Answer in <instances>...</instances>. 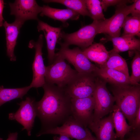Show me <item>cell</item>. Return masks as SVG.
I'll return each mask as SVG.
<instances>
[{
	"label": "cell",
	"mask_w": 140,
	"mask_h": 140,
	"mask_svg": "<svg viewBox=\"0 0 140 140\" xmlns=\"http://www.w3.org/2000/svg\"><path fill=\"white\" fill-rule=\"evenodd\" d=\"M113 43V51L119 53L129 50L140 51V40L134 36H123L109 37Z\"/></svg>",
	"instance_id": "cell-19"
},
{
	"label": "cell",
	"mask_w": 140,
	"mask_h": 140,
	"mask_svg": "<svg viewBox=\"0 0 140 140\" xmlns=\"http://www.w3.org/2000/svg\"><path fill=\"white\" fill-rule=\"evenodd\" d=\"M80 15L76 12L68 8L57 9L44 5L41 6L40 13L41 16L47 17L54 20L60 21L64 24L68 20H78Z\"/></svg>",
	"instance_id": "cell-18"
},
{
	"label": "cell",
	"mask_w": 140,
	"mask_h": 140,
	"mask_svg": "<svg viewBox=\"0 0 140 140\" xmlns=\"http://www.w3.org/2000/svg\"><path fill=\"white\" fill-rule=\"evenodd\" d=\"M82 51L89 60L100 66L103 65L109 57V52L104 46L100 43L93 44Z\"/></svg>",
	"instance_id": "cell-21"
},
{
	"label": "cell",
	"mask_w": 140,
	"mask_h": 140,
	"mask_svg": "<svg viewBox=\"0 0 140 140\" xmlns=\"http://www.w3.org/2000/svg\"><path fill=\"white\" fill-rule=\"evenodd\" d=\"M128 134V136L122 140H140V130H132Z\"/></svg>",
	"instance_id": "cell-31"
},
{
	"label": "cell",
	"mask_w": 140,
	"mask_h": 140,
	"mask_svg": "<svg viewBox=\"0 0 140 140\" xmlns=\"http://www.w3.org/2000/svg\"><path fill=\"white\" fill-rule=\"evenodd\" d=\"M123 32L122 36H137L140 37V18L127 16L122 26Z\"/></svg>",
	"instance_id": "cell-25"
},
{
	"label": "cell",
	"mask_w": 140,
	"mask_h": 140,
	"mask_svg": "<svg viewBox=\"0 0 140 140\" xmlns=\"http://www.w3.org/2000/svg\"><path fill=\"white\" fill-rule=\"evenodd\" d=\"M24 23L15 19L12 23L5 21L3 24L6 34L7 55L11 61H15L16 60L14 49L20 29Z\"/></svg>",
	"instance_id": "cell-16"
},
{
	"label": "cell",
	"mask_w": 140,
	"mask_h": 140,
	"mask_svg": "<svg viewBox=\"0 0 140 140\" xmlns=\"http://www.w3.org/2000/svg\"><path fill=\"white\" fill-rule=\"evenodd\" d=\"M111 90L115 104L131 125L140 107V85L113 86Z\"/></svg>",
	"instance_id": "cell-2"
},
{
	"label": "cell",
	"mask_w": 140,
	"mask_h": 140,
	"mask_svg": "<svg viewBox=\"0 0 140 140\" xmlns=\"http://www.w3.org/2000/svg\"><path fill=\"white\" fill-rule=\"evenodd\" d=\"M111 113L97 122H92L88 126L95 135L96 140H118L114 131Z\"/></svg>",
	"instance_id": "cell-15"
},
{
	"label": "cell",
	"mask_w": 140,
	"mask_h": 140,
	"mask_svg": "<svg viewBox=\"0 0 140 140\" xmlns=\"http://www.w3.org/2000/svg\"><path fill=\"white\" fill-rule=\"evenodd\" d=\"M58 43L60 47L57 53L72 65L78 73L95 74L98 67L91 62L79 47L70 49L68 46Z\"/></svg>",
	"instance_id": "cell-8"
},
{
	"label": "cell",
	"mask_w": 140,
	"mask_h": 140,
	"mask_svg": "<svg viewBox=\"0 0 140 140\" xmlns=\"http://www.w3.org/2000/svg\"><path fill=\"white\" fill-rule=\"evenodd\" d=\"M109 55L107 61L100 67L115 69L130 77L127 65L125 60L118 53L113 50L109 52Z\"/></svg>",
	"instance_id": "cell-22"
},
{
	"label": "cell",
	"mask_w": 140,
	"mask_h": 140,
	"mask_svg": "<svg viewBox=\"0 0 140 140\" xmlns=\"http://www.w3.org/2000/svg\"><path fill=\"white\" fill-rule=\"evenodd\" d=\"M44 36L40 34L36 42L30 41L28 47L35 50L34 58L32 65L33 77L30 85L31 88L43 87L45 83L46 66L43 57L42 48L43 46Z\"/></svg>",
	"instance_id": "cell-10"
},
{
	"label": "cell",
	"mask_w": 140,
	"mask_h": 140,
	"mask_svg": "<svg viewBox=\"0 0 140 140\" xmlns=\"http://www.w3.org/2000/svg\"><path fill=\"white\" fill-rule=\"evenodd\" d=\"M78 73L57 53L52 63L46 66L45 82L65 88Z\"/></svg>",
	"instance_id": "cell-3"
},
{
	"label": "cell",
	"mask_w": 140,
	"mask_h": 140,
	"mask_svg": "<svg viewBox=\"0 0 140 140\" xmlns=\"http://www.w3.org/2000/svg\"><path fill=\"white\" fill-rule=\"evenodd\" d=\"M35 102L33 99L27 97L25 100L18 104L20 107L17 111L10 113L9 115L10 120H16L23 126L22 130H26L29 136L31 135L34 119L37 116Z\"/></svg>",
	"instance_id": "cell-11"
},
{
	"label": "cell",
	"mask_w": 140,
	"mask_h": 140,
	"mask_svg": "<svg viewBox=\"0 0 140 140\" xmlns=\"http://www.w3.org/2000/svg\"><path fill=\"white\" fill-rule=\"evenodd\" d=\"M106 83L97 76L93 95L95 100V106L92 122H97L113 112L115 100L107 89Z\"/></svg>",
	"instance_id": "cell-5"
},
{
	"label": "cell",
	"mask_w": 140,
	"mask_h": 140,
	"mask_svg": "<svg viewBox=\"0 0 140 140\" xmlns=\"http://www.w3.org/2000/svg\"><path fill=\"white\" fill-rule=\"evenodd\" d=\"M130 13V5L124 3L116 5L114 14L102 20L100 33L107 34L110 37L120 36L124 21Z\"/></svg>",
	"instance_id": "cell-12"
},
{
	"label": "cell",
	"mask_w": 140,
	"mask_h": 140,
	"mask_svg": "<svg viewBox=\"0 0 140 140\" xmlns=\"http://www.w3.org/2000/svg\"><path fill=\"white\" fill-rule=\"evenodd\" d=\"M111 113L116 137L117 139L122 140L132 130L131 127L127 123L124 115L115 104Z\"/></svg>",
	"instance_id": "cell-20"
},
{
	"label": "cell",
	"mask_w": 140,
	"mask_h": 140,
	"mask_svg": "<svg viewBox=\"0 0 140 140\" xmlns=\"http://www.w3.org/2000/svg\"><path fill=\"white\" fill-rule=\"evenodd\" d=\"M53 139L54 140H72L69 138L62 135H60L59 136H55Z\"/></svg>",
	"instance_id": "cell-34"
},
{
	"label": "cell",
	"mask_w": 140,
	"mask_h": 140,
	"mask_svg": "<svg viewBox=\"0 0 140 140\" xmlns=\"http://www.w3.org/2000/svg\"><path fill=\"white\" fill-rule=\"evenodd\" d=\"M132 73L130 76V84L140 85V51H135V55L131 63Z\"/></svg>",
	"instance_id": "cell-27"
},
{
	"label": "cell",
	"mask_w": 140,
	"mask_h": 140,
	"mask_svg": "<svg viewBox=\"0 0 140 140\" xmlns=\"http://www.w3.org/2000/svg\"><path fill=\"white\" fill-rule=\"evenodd\" d=\"M31 88L29 86L18 88H5L0 86V107L7 102L17 98L22 99Z\"/></svg>",
	"instance_id": "cell-23"
},
{
	"label": "cell",
	"mask_w": 140,
	"mask_h": 140,
	"mask_svg": "<svg viewBox=\"0 0 140 140\" xmlns=\"http://www.w3.org/2000/svg\"><path fill=\"white\" fill-rule=\"evenodd\" d=\"M4 1L0 0V27L3 26L4 19L3 15V11L4 7Z\"/></svg>",
	"instance_id": "cell-32"
},
{
	"label": "cell",
	"mask_w": 140,
	"mask_h": 140,
	"mask_svg": "<svg viewBox=\"0 0 140 140\" xmlns=\"http://www.w3.org/2000/svg\"><path fill=\"white\" fill-rule=\"evenodd\" d=\"M46 134L64 135L76 140L85 139L93 135L88 129L83 126L71 116L61 126L44 129L37 134V136Z\"/></svg>",
	"instance_id": "cell-7"
},
{
	"label": "cell",
	"mask_w": 140,
	"mask_h": 140,
	"mask_svg": "<svg viewBox=\"0 0 140 140\" xmlns=\"http://www.w3.org/2000/svg\"><path fill=\"white\" fill-rule=\"evenodd\" d=\"M42 87L44 95L35 104L37 116L45 128L44 129L63 123L71 116V98L65 88L46 82Z\"/></svg>",
	"instance_id": "cell-1"
},
{
	"label": "cell",
	"mask_w": 140,
	"mask_h": 140,
	"mask_svg": "<svg viewBox=\"0 0 140 140\" xmlns=\"http://www.w3.org/2000/svg\"><path fill=\"white\" fill-rule=\"evenodd\" d=\"M102 20H93L92 23L84 26L71 33L61 31L58 40L63 41L58 42L68 46L71 45H75L84 50L93 44L96 35L100 33Z\"/></svg>",
	"instance_id": "cell-4"
},
{
	"label": "cell",
	"mask_w": 140,
	"mask_h": 140,
	"mask_svg": "<svg viewBox=\"0 0 140 140\" xmlns=\"http://www.w3.org/2000/svg\"><path fill=\"white\" fill-rule=\"evenodd\" d=\"M130 5L132 16L140 18V0H133V3Z\"/></svg>",
	"instance_id": "cell-29"
},
{
	"label": "cell",
	"mask_w": 140,
	"mask_h": 140,
	"mask_svg": "<svg viewBox=\"0 0 140 140\" xmlns=\"http://www.w3.org/2000/svg\"><path fill=\"white\" fill-rule=\"evenodd\" d=\"M43 1L46 3H54L61 4L80 15L90 17L86 6L85 0H46Z\"/></svg>",
	"instance_id": "cell-24"
},
{
	"label": "cell",
	"mask_w": 140,
	"mask_h": 140,
	"mask_svg": "<svg viewBox=\"0 0 140 140\" xmlns=\"http://www.w3.org/2000/svg\"><path fill=\"white\" fill-rule=\"evenodd\" d=\"M132 130H140V107L138 109L133 123Z\"/></svg>",
	"instance_id": "cell-30"
},
{
	"label": "cell",
	"mask_w": 140,
	"mask_h": 140,
	"mask_svg": "<svg viewBox=\"0 0 140 140\" xmlns=\"http://www.w3.org/2000/svg\"><path fill=\"white\" fill-rule=\"evenodd\" d=\"M87 9L93 20H105L101 0H85Z\"/></svg>",
	"instance_id": "cell-26"
},
{
	"label": "cell",
	"mask_w": 140,
	"mask_h": 140,
	"mask_svg": "<svg viewBox=\"0 0 140 140\" xmlns=\"http://www.w3.org/2000/svg\"><path fill=\"white\" fill-rule=\"evenodd\" d=\"M71 116L85 128L93 121L95 100L93 96L71 99Z\"/></svg>",
	"instance_id": "cell-9"
},
{
	"label": "cell",
	"mask_w": 140,
	"mask_h": 140,
	"mask_svg": "<svg viewBox=\"0 0 140 140\" xmlns=\"http://www.w3.org/2000/svg\"><path fill=\"white\" fill-rule=\"evenodd\" d=\"M97 76L95 73H78L65 88L71 98H81L93 96Z\"/></svg>",
	"instance_id": "cell-6"
},
{
	"label": "cell",
	"mask_w": 140,
	"mask_h": 140,
	"mask_svg": "<svg viewBox=\"0 0 140 140\" xmlns=\"http://www.w3.org/2000/svg\"><path fill=\"white\" fill-rule=\"evenodd\" d=\"M103 10L106 11L110 6L117 5L122 4H126L133 2V0H101Z\"/></svg>",
	"instance_id": "cell-28"
},
{
	"label": "cell",
	"mask_w": 140,
	"mask_h": 140,
	"mask_svg": "<svg viewBox=\"0 0 140 140\" xmlns=\"http://www.w3.org/2000/svg\"><path fill=\"white\" fill-rule=\"evenodd\" d=\"M80 140H96L95 138L93 135L91 137L83 139Z\"/></svg>",
	"instance_id": "cell-35"
},
{
	"label": "cell",
	"mask_w": 140,
	"mask_h": 140,
	"mask_svg": "<svg viewBox=\"0 0 140 140\" xmlns=\"http://www.w3.org/2000/svg\"><path fill=\"white\" fill-rule=\"evenodd\" d=\"M38 22V31L43 32L46 40L47 58L50 65L53 62L55 58L56 46L60 38L62 28L53 27L39 19Z\"/></svg>",
	"instance_id": "cell-14"
},
{
	"label": "cell",
	"mask_w": 140,
	"mask_h": 140,
	"mask_svg": "<svg viewBox=\"0 0 140 140\" xmlns=\"http://www.w3.org/2000/svg\"><path fill=\"white\" fill-rule=\"evenodd\" d=\"M18 133L17 132L10 133L6 140H17Z\"/></svg>",
	"instance_id": "cell-33"
},
{
	"label": "cell",
	"mask_w": 140,
	"mask_h": 140,
	"mask_svg": "<svg viewBox=\"0 0 140 140\" xmlns=\"http://www.w3.org/2000/svg\"><path fill=\"white\" fill-rule=\"evenodd\" d=\"M11 15L15 19L24 23L30 20H38V16L41 12V6L35 0H16L13 3H9Z\"/></svg>",
	"instance_id": "cell-13"
},
{
	"label": "cell",
	"mask_w": 140,
	"mask_h": 140,
	"mask_svg": "<svg viewBox=\"0 0 140 140\" xmlns=\"http://www.w3.org/2000/svg\"><path fill=\"white\" fill-rule=\"evenodd\" d=\"M95 74L99 77L113 86L121 87L130 84V77L115 69L98 67Z\"/></svg>",
	"instance_id": "cell-17"
},
{
	"label": "cell",
	"mask_w": 140,
	"mask_h": 140,
	"mask_svg": "<svg viewBox=\"0 0 140 140\" xmlns=\"http://www.w3.org/2000/svg\"><path fill=\"white\" fill-rule=\"evenodd\" d=\"M0 140H3V139L0 138Z\"/></svg>",
	"instance_id": "cell-36"
}]
</instances>
